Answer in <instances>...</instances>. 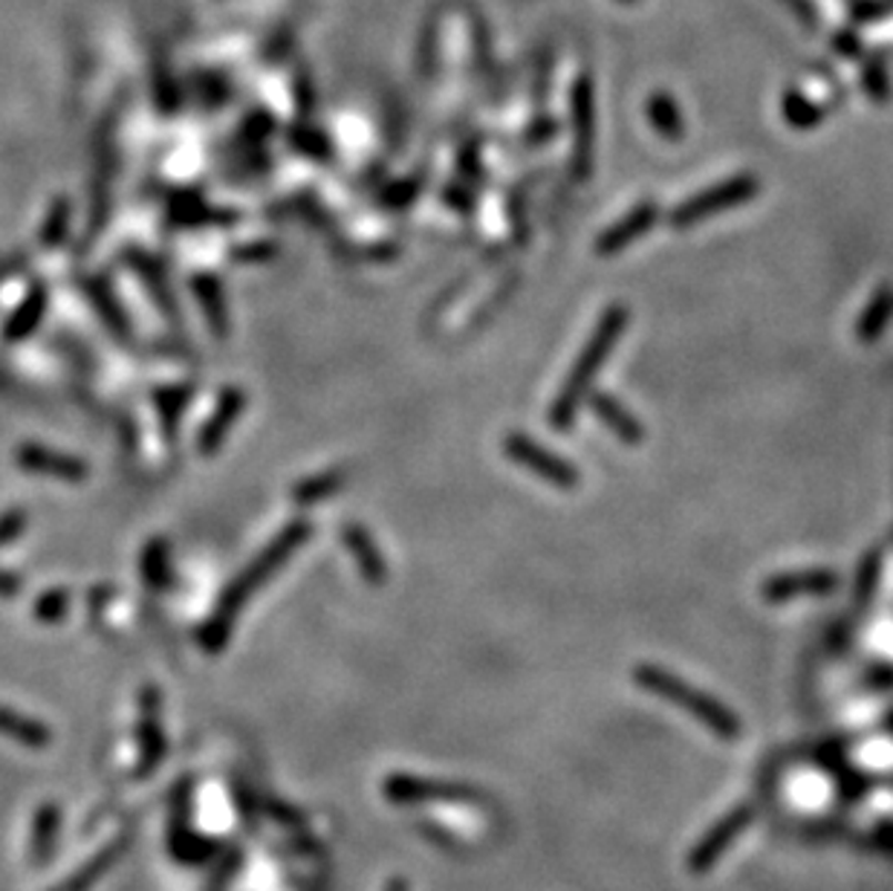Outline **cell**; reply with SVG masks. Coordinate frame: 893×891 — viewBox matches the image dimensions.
Segmentation results:
<instances>
[{"label": "cell", "instance_id": "17", "mask_svg": "<svg viewBox=\"0 0 893 891\" xmlns=\"http://www.w3.org/2000/svg\"><path fill=\"white\" fill-rule=\"evenodd\" d=\"M55 831H59V810L52 808V804H47V808L38 810L35 828H32V857H35V860H44V857L50 854Z\"/></svg>", "mask_w": 893, "mask_h": 891}, {"label": "cell", "instance_id": "16", "mask_svg": "<svg viewBox=\"0 0 893 891\" xmlns=\"http://www.w3.org/2000/svg\"><path fill=\"white\" fill-rule=\"evenodd\" d=\"M648 117H651L653 128H657L666 140H680L682 131H686L677 104L668 97H653L651 104H648Z\"/></svg>", "mask_w": 893, "mask_h": 891}, {"label": "cell", "instance_id": "10", "mask_svg": "<svg viewBox=\"0 0 893 891\" xmlns=\"http://www.w3.org/2000/svg\"><path fill=\"white\" fill-rule=\"evenodd\" d=\"M587 405H590V412L599 417L601 426L608 428L610 435L619 437L622 443H628V446H639V443L645 441V426L637 421V414L628 412V408H625L619 399L610 397V394H605V391H596V394L587 397Z\"/></svg>", "mask_w": 893, "mask_h": 891}, {"label": "cell", "instance_id": "20", "mask_svg": "<svg viewBox=\"0 0 893 891\" xmlns=\"http://www.w3.org/2000/svg\"><path fill=\"white\" fill-rule=\"evenodd\" d=\"M237 408H241V399H226L223 403V408H220V414L214 417V423L203 432V437H200V449L212 452L214 446L220 443V437H223V428L232 426V417L237 414Z\"/></svg>", "mask_w": 893, "mask_h": 891}, {"label": "cell", "instance_id": "6", "mask_svg": "<svg viewBox=\"0 0 893 891\" xmlns=\"http://www.w3.org/2000/svg\"><path fill=\"white\" fill-rule=\"evenodd\" d=\"M385 799L396 804H423V802H455V804H477L484 802L480 790L457 781L419 779V776H388L382 781Z\"/></svg>", "mask_w": 893, "mask_h": 891}, {"label": "cell", "instance_id": "13", "mask_svg": "<svg viewBox=\"0 0 893 891\" xmlns=\"http://www.w3.org/2000/svg\"><path fill=\"white\" fill-rule=\"evenodd\" d=\"M891 316H893V290L891 287L876 290L856 322L859 342H876L879 336H882V331L887 327V322H891Z\"/></svg>", "mask_w": 893, "mask_h": 891}, {"label": "cell", "instance_id": "1", "mask_svg": "<svg viewBox=\"0 0 893 891\" xmlns=\"http://www.w3.org/2000/svg\"><path fill=\"white\" fill-rule=\"evenodd\" d=\"M628 322H630L628 304H610V307L601 313L599 324H596L593 333H590V340H587L585 347H581L579 360H576V365L570 368L565 385L558 388L556 403L549 408V426L556 428V432H570V428L576 426V417H579L581 405H585L587 397H590V385H593V379L599 376V371L605 368V362H608L616 342L622 340V333L628 331Z\"/></svg>", "mask_w": 893, "mask_h": 891}, {"label": "cell", "instance_id": "21", "mask_svg": "<svg viewBox=\"0 0 893 891\" xmlns=\"http://www.w3.org/2000/svg\"><path fill=\"white\" fill-rule=\"evenodd\" d=\"M784 113H787V119H790V125H795V128L819 125V111H815L813 104L804 102V99H799V97H790Z\"/></svg>", "mask_w": 893, "mask_h": 891}, {"label": "cell", "instance_id": "5", "mask_svg": "<svg viewBox=\"0 0 893 891\" xmlns=\"http://www.w3.org/2000/svg\"><path fill=\"white\" fill-rule=\"evenodd\" d=\"M504 452L513 464L520 466V469H527L529 475L547 480V484L558 486V489H576V486L581 484L579 466L565 460V457L556 455V452L544 449L535 437L513 432V435L504 437Z\"/></svg>", "mask_w": 893, "mask_h": 891}, {"label": "cell", "instance_id": "9", "mask_svg": "<svg viewBox=\"0 0 893 891\" xmlns=\"http://www.w3.org/2000/svg\"><path fill=\"white\" fill-rule=\"evenodd\" d=\"M659 217V209L657 203H651V200H645V203H639V206L630 209L628 214H625L622 221L610 223L605 232H601L599 237H596L593 243V252L599 255V259H610V255H619V252H625L628 246H633V243L639 241L642 235H648L653 229V223H657Z\"/></svg>", "mask_w": 893, "mask_h": 891}, {"label": "cell", "instance_id": "14", "mask_svg": "<svg viewBox=\"0 0 893 891\" xmlns=\"http://www.w3.org/2000/svg\"><path fill=\"white\" fill-rule=\"evenodd\" d=\"M0 732L12 741H21V745L32 747V750H44L47 745L52 741L50 729L44 723L32 721L27 715H18L12 709H0Z\"/></svg>", "mask_w": 893, "mask_h": 891}, {"label": "cell", "instance_id": "3", "mask_svg": "<svg viewBox=\"0 0 893 891\" xmlns=\"http://www.w3.org/2000/svg\"><path fill=\"white\" fill-rule=\"evenodd\" d=\"M307 524H295V527H290V530L284 533V536L275 541V545L270 547V550L257 559V565H252L246 574L241 576L235 583V588L229 590L226 599H223V605H220V614L217 619H214V631H209L214 637L212 646H217V642H223V637H226V628L229 622H232V617L237 614V608H241L243 603H246V597H252L257 588V583H264V576L270 574V570H275V567L281 565V559H286V553L293 550V547H298L304 538H307Z\"/></svg>", "mask_w": 893, "mask_h": 891}, {"label": "cell", "instance_id": "2", "mask_svg": "<svg viewBox=\"0 0 893 891\" xmlns=\"http://www.w3.org/2000/svg\"><path fill=\"white\" fill-rule=\"evenodd\" d=\"M633 684L642 686L645 692L657 695L671 707L689 712L694 721L703 723L709 732H714L723 741H738L743 736V723H740L738 712H732L729 707H723L718 698H711L709 692L703 689H694L691 684H686L682 678H677L674 671L662 669V666L653 664H642L633 669Z\"/></svg>", "mask_w": 893, "mask_h": 891}, {"label": "cell", "instance_id": "18", "mask_svg": "<svg viewBox=\"0 0 893 891\" xmlns=\"http://www.w3.org/2000/svg\"><path fill=\"white\" fill-rule=\"evenodd\" d=\"M879 570H882V556H879V553L864 556L862 567H859V579H856V599H853V608H856V611H864V605L871 603L873 594H876Z\"/></svg>", "mask_w": 893, "mask_h": 891}, {"label": "cell", "instance_id": "22", "mask_svg": "<svg viewBox=\"0 0 893 891\" xmlns=\"http://www.w3.org/2000/svg\"><path fill=\"white\" fill-rule=\"evenodd\" d=\"M385 891H408V885H405V880H390Z\"/></svg>", "mask_w": 893, "mask_h": 891}, {"label": "cell", "instance_id": "8", "mask_svg": "<svg viewBox=\"0 0 893 891\" xmlns=\"http://www.w3.org/2000/svg\"><path fill=\"white\" fill-rule=\"evenodd\" d=\"M835 588H839V574L813 567V570H787V574L769 576L761 585V597L772 605H781L801 597H824Z\"/></svg>", "mask_w": 893, "mask_h": 891}, {"label": "cell", "instance_id": "11", "mask_svg": "<svg viewBox=\"0 0 893 891\" xmlns=\"http://www.w3.org/2000/svg\"><path fill=\"white\" fill-rule=\"evenodd\" d=\"M345 545L347 550L353 553V559H356V565H359L362 576H365L367 583L374 585L385 583L388 567H385V559H382L379 547H376V541L371 538V533L356 527V524H351V527H345Z\"/></svg>", "mask_w": 893, "mask_h": 891}, {"label": "cell", "instance_id": "12", "mask_svg": "<svg viewBox=\"0 0 893 891\" xmlns=\"http://www.w3.org/2000/svg\"><path fill=\"white\" fill-rule=\"evenodd\" d=\"M590 156H593V104L581 84V93L576 99V156H572V169L579 180L590 174Z\"/></svg>", "mask_w": 893, "mask_h": 891}, {"label": "cell", "instance_id": "4", "mask_svg": "<svg viewBox=\"0 0 893 891\" xmlns=\"http://www.w3.org/2000/svg\"><path fill=\"white\" fill-rule=\"evenodd\" d=\"M761 192V183L752 178V174H740V178H729L723 183L711 185L706 192L694 194L686 203L671 212L668 223L674 229H691L697 223L709 221V217H718L720 212H729V209H738L743 203H749L752 198H758Z\"/></svg>", "mask_w": 893, "mask_h": 891}, {"label": "cell", "instance_id": "7", "mask_svg": "<svg viewBox=\"0 0 893 891\" xmlns=\"http://www.w3.org/2000/svg\"><path fill=\"white\" fill-rule=\"evenodd\" d=\"M752 819L754 813L749 804H738V808L729 810L720 822H714V826L697 840V846L691 848L689 857H686V869H689L691 874H706V871L714 869L720 862V857L740 840V833L752 826Z\"/></svg>", "mask_w": 893, "mask_h": 891}, {"label": "cell", "instance_id": "19", "mask_svg": "<svg viewBox=\"0 0 893 891\" xmlns=\"http://www.w3.org/2000/svg\"><path fill=\"white\" fill-rule=\"evenodd\" d=\"M338 486H345V472H329V475H322V478H313L304 486H298V498L301 502H322V498L336 493Z\"/></svg>", "mask_w": 893, "mask_h": 891}, {"label": "cell", "instance_id": "15", "mask_svg": "<svg viewBox=\"0 0 893 891\" xmlns=\"http://www.w3.org/2000/svg\"><path fill=\"white\" fill-rule=\"evenodd\" d=\"M21 460L30 466L32 472H47V475H55V478H81L84 469H81L79 460L67 455H55V452L47 449H23Z\"/></svg>", "mask_w": 893, "mask_h": 891}]
</instances>
